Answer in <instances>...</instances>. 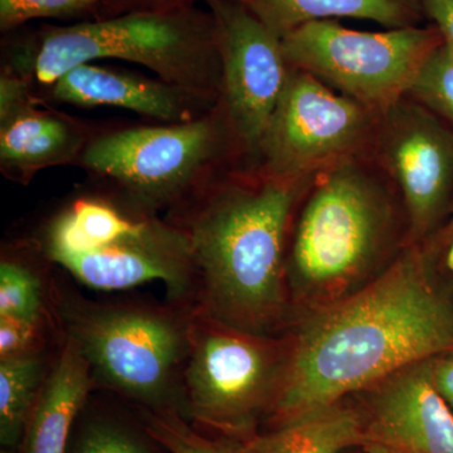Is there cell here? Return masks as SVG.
<instances>
[{
  "label": "cell",
  "instance_id": "obj_1",
  "mask_svg": "<svg viewBox=\"0 0 453 453\" xmlns=\"http://www.w3.org/2000/svg\"><path fill=\"white\" fill-rule=\"evenodd\" d=\"M286 335L288 366L270 429L453 350V303L434 238L407 244L378 279L297 319Z\"/></svg>",
  "mask_w": 453,
  "mask_h": 453
},
{
  "label": "cell",
  "instance_id": "obj_2",
  "mask_svg": "<svg viewBox=\"0 0 453 453\" xmlns=\"http://www.w3.org/2000/svg\"><path fill=\"white\" fill-rule=\"evenodd\" d=\"M316 177L275 178L253 169L205 198L184 229L195 257V308L258 335L290 330L288 234Z\"/></svg>",
  "mask_w": 453,
  "mask_h": 453
},
{
  "label": "cell",
  "instance_id": "obj_3",
  "mask_svg": "<svg viewBox=\"0 0 453 453\" xmlns=\"http://www.w3.org/2000/svg\"><path fill=\"white\" fill-rule=\"evenodd\" d=\"M407 234L398 190L372 155L320 173L301 202L288 247L294 323L378 279L407 246Z\"/></svg>",
  "mask_w": 453,
  "mask_h": 453
},
{
  "label": "cell",
  "instance_id": "obj_4",
  "mask_svg": "<svg viewBox=\"0 0 453 453\" xmlns=\"http://www.w3.org/2000/svg\"><path fill=\"white\" fill-rule=\"evenodd\" d=\"M103 58L145 65L162 81L219 103L222 67L211 12L184 5L146 9L50 29L35 53V73L43 85H53L76 65Z\"/></svg>",
  "mask_w": 453,
  "mask_h": 453
},
{
  "label": "cell",
  "instance_id": "obj_5",
  "mask_svg": "<svg viewBox=\"0 0 453 453\" xmlns=\"http://www.w3.org/2000/svg\"><path fill=\"white\" fill-rule=\"evenodd\" d=\"M193 309L178 311L71 297L58 303V316L65 338L76 342L95 381L149 411L183 414L181 384Z\"/></svg>",
  "mask_w": 453,
  "mask_h": 453
},
{
  "label": "cell",
  "instance_id": "obj_6",
  "mask_svg": "<svg viewBox=\"0 0 453 453\" xmlns=\"http://www.w3.org/2000/svg\"><path fill=\"white\" fill-rule=\"evenodd\" d=\"M189 340L183 416L235 442L258 434L281 390L288 335L244 332L195 308Z\"/></svg>",
  "mask_w": 453,
  "mask_h": 453
},
{
  "label": "cell",
  "instance_id": "obj_7",
  "mask_svg": "<svg viewBox=\"0 0 453 453\" xmlns=\"http://www.w3.org/2000/svg\"><path fill=\"white\" fill-rule=\"evenodd\" d=\"M281 43L290 67L383 110L407 96L423 65L445 42L434 25L359 32L330 19L300 27Z\"/></svg>",
  "mask_w": 453,
  "mask_h": 453
},
{
  "label": "cell",
  "instance_id": "obj_8",
  "mask_svg": "<svg viewBox=\"0 0 453 453\" xmlns=\"http://www.w3.org/2000/svg\"><path fill=\"white\" fill-rule=\"evenodd\" d=\"M380 110L342 95L291 67L279 105L259 145L255 169L271 177H316L372 155Z\"/></svg>",
  "mask_w": 453,
  "mask_h": 453
},
{
  "label": "cell",
  "instance_id": "obj_9",
  "mask_svg": "<svg viewBox=\"0 0 453 453\" xmlns=\"http://www.w3.org/2000/svg\"><path fill=\"white\" fill-rule=\"evenodd\" d=\"M232 145L237 142L219 106L196 120L101 136L83 151L82 162L145 203L162 204L187 190Z\"/></svg>",
  "mask_w": 453,
  "mask_h": 453
},
{
  "label": "cell",
  "instance_id": "obj_10",
  "mask_svg": "<svg viewBox=\"0 0 453 453\" xmlns=\"http://www.w3.org/2000/svg\"><path fill=\"white\" fill-rule=\"evenodd\" d=\"M372 157L395 184L408 244L440 234L453 211V130L410 96L380 110Z\"/></svg>",
  "mask_w": 453,
  "mask_h": 453
},
{
  "label": "cell",
  "instance_id": "obj_11",
  "mask_svg": "<svg viewBox=\"0 0 453 453\" xmlns=\"http://www.w3.org/2000/svg\"><path fill=\"white\" fill-rule=\"evenodd\" d=\"M222 67L219 106L235 142L255 164L290 77L281 40L235 0H205Z\"/></svg>",
  "mask_w": 453,
  "mask_h": 453
},
{
  "label": "cell",
  "instance_id": "obj_12",
  "mask_svg": "<svg viewBox=\"0 0 453 453\" xmlns=\"http://www.w3.org/2000/svg\"><path fill=\"white\" fill-rule=\"evenodd\" d=\"M365 446L381 453H453V411L432 377L431 359L399 369L351 395Z\"/></svg>",
  "mask_w": 453,
  "mask_h": 453
},
{
  "label": "cell",
  "instance_id": "obj_13",
  "mask_svg": "<svg viewBox=\"0 0 453 453\" xmlns=\"http://www.w3.org/2000/svg\"><path fill=\"white\" fill-rule=\"evenodd\" d=\"M58 265L98 290L163 281L175 297H183L196 286L195 257L187 232L159 220H139L130 234Z\"/></svg>",
  "mask_w": 453,
  "mask_h": 453
},
{
  "label": "cell",
  "instance_id": "obj_14",
  "mask_svg": "<svg viewBox=\"0 0 453 453\" xmlns=\"http://www.w3.org/2000/svg\"><path fill=\"white\" fill-rule=\"evenodd\" d=\"M53 96L79 106H112L172 122L196 120L211 100L165 81H151L91 64L76 65L53 83Z\"/></svg>",
  "mask_w": 453,
  "mask_h": 453
},
{
  "label": "cell",
  "instance_id": "obj_15",
  "mask_svg": "<svg viewBox=\"0 0 453 453\" xmlns=\"http://www.w3.org/2000/svg\"><path fill=\"white\" fill-rule=\"evenodd\" d=\"M94 383L88 360L65 338L27 423L19 453H67L74 421Z\"/></svg>",
  "mask_w": 453,
  "mask_h": 453
},
{
  "label": "cell",
  "instance_id": "obj_16",
  "mask_svg": "<svg viewBox=\"0 0 453 453\" xmlns=\"http://www.w3.org/2000/svg\"><path fill=\"white\" fill-rule=\"evenodd\" d=\"M280 40L319 20L356 18L388 29L421 26V0H235Z\"/></svg>",
  "mask_w": 453,
  "mask_h": 453
},
{
  "label": "cell",
  "instance_id": "obj_17",
  "mask_svg": "<svg viewBox=\"0 0 453 453\" xmlns=\"http://www.w3.org/2000/svg\"><path fill=\"white\" fill-rule=\"evenodd\" d=\"M229 442L234 453H342L354 447L363 449L365 434L359 411L347 398L264 434Z\"/></svg>",
  "mask_w": 453,
  "mask_h": 453
},
{
  "label": "cell",
  "instance_id": "obj_18",
  "mask_svg": "<svg viewBox=\"0 0 453 453\" xmlns=\"http://www.w3.org/2000/svg\"><path fill=\"white\" fill-rule=\"evenodd\" d=\"M74 131L55 116L27 105L2 121L0 159L4 165L35 170L65 159L76 149Z\"/></svg>",
  "mask_w": 453,
  "mask_h": 453
},
{
  "label": "cell",
  "instance_id": "obj_19",
  "mask_svg": "<svg viewBox=\"0 0 453 453\" xmlns=\"http://www.w3.org/2000/svg\"><path fill=\"white\" fill-rule=\"evenodd\" d=\"M138 223L106 203L76 202L50 226L47 253L57 264L88 255L130 234Z\"/></svg>",
  "mask_w": 453,
  "mask_h": 453
},
{
  "label": "cell",
  "instance_id": "obj_20",
  "mask_svg": "<svg viewBox=\"0 0 453 453\" xmlns=\"http://www.w3.org/2000/svg\"><path fill=\"white\" fill-rule=\"evenodd\" d=\"M44 354L0 359V443L19 449L27 423L50 371Z\"/></svg>",
  "mask_w": 453,
  "mask_h": 453
},
{
  "label": "cell",
  "instance_id": "obj_21",
  "mask_svg": "<svg viewBox=\"0 0 453 453\" xmlns=\"http://www.w3.org/2000/svg\"><path fill=\"white\" fill-rule=\"evenodd\" d=\"M50 318L40 277L14 259L0 265V318Z\"/></svg>",
  "mask_w": 453,
  "mask_h": 453
},
{
  "label": "cell",
  "instance_id": "obj_22",
  "mask_svg": "<svg viewBox=\"0 0 453 453\" xmlns=\"http://www.w3.org/2000/svg\"><path fill=\"white\" fill-rule=\"evenodd\" d=\"M145 431L169 453H234L228 440L203 436L177 411H149Z\"/></svg>",
  "mask_w": 453,
  "mask_h": 453
},
{
  "label": "cell",
  "instance_id": "obj_23",
  "mask_svg": "<svg viewBox=\"0 0 453 453\" xmlns=\"http://www.w3.org/2000/svg\"><path fill=\"white\" fill-rule=\"evenodd\" d=\"M407 96L437 113L453 130V55L445 43L429 56Z\"/></svg>",
  "mask_w": 453,
  "mask_h": 453
},
{
  "label": "cell",
  "instance_id": "obj_24",
  "mask_svg": "<svg viewBox=\"0 0 453 453\" xmlns=\"http://www.w3.org/2000/svg\"><path fill=\"white\" fill-rule=\"evenodd\" d=\"M146 432V431H145ZM153 438L112 418H95L82 426L70 453H157Z\"/></svg>",
  "mask_w": 453,
  "mask_h": 453
},
{
  "label": "cell",
  "instance_id": "obj_25",
  "mask_svg": "<svg viewBox=\"0 0 453 453\" xmlns=\"http://www.w3.org/2000/svg\"><path fill=\"white\" fill-rule=\"evenodd\" d=\"M50 318H0V359L44 353Z\"/></svg>",
  "mask_w": 453,
  "mask_h": 453
},
{
  "label": "cell",
  "instance_id": "obj_26",
  "mask_svg": "<svg viewBox=\"0 0 453 453\" xmlns=\"http://www.w3.org/2000/svg\"><path fill=\"white\" fill-rule=\"evenodd\" d=\"M97 0H0V26L4 31L37 18L68 16Z\"/></svg>",
  "mask_w": 453,
  "mask_h": 453
},
{
  "label": "cell",
  "instance_id": "obj_27",
  "mask_svg": "<svg viewBox=\"0 0 453 453\" xmlns=\"http://www.w3.org/2000/svg\"><path fill=\"white\" fill-rule=\"evenodd\" d=\"M423 12L442 35L445 46L453 55V0H421Z\"/></svg>",
  "mask_w": 453,
  "mask_h": 453
},
{
  "label": "cell",
  "instance_id": "obj_28",
  "mask_svg": "<svg viewBox=\"0 0 453 453\" xmlns=\"http://www.w3.org/2000/svg\"><path fill=\"white\" fill-rule=\"evenodd\" d=\"M28 105L27 103L26 86L16 77H2L0 82V119L5 120L20 109Z\"/></svg>",
  "mask_w": 453,
  "mask_h": 453
},
{
  "label": "cell",
  "instance_id": "obj_29",
  "mask_svg": "<svg viewBox=\"0 0 453 453\" xmlns=\"http://www.w3.org/2000/svg\"><path fill=\"white\" fill-rule=\"evenodd\" d=\"M431 366L434 384L453 411V350L432 357Z\"/></svg>",
  "mask_w": 453,
  "mask_h": 453
},
{
  "label": "cell",
  "instance_id": "obj_30",
  "mask_svg": "<svg viewBox=\"0 0 453 453\" xmlns=\"http://www.w3.org/2000/svg\"><path fill=\"white\" fill-rule=\"evenodd\" d=\"M436 241L438 265L443 275H453V211L449 222L434 235Z\"/></svg>",
  "mask_w": 453,
  "mask_h": 453
},
{
  "label": "cell",
  "instance_id": "obj_31",
  "mask_svg": "<svg viewBox=\"0 0 453 453\" xmlns=\"http://www.w3.org/2000/svg\"><path fill=\"white\" fill-rule=\"evenodd\" d=\"M150 4L157 5L155 9L183 7V3L187 0H145Z\"/></svg>",
  "mask_w": 453,
  "mask_h": 453
},
{
  "label": "cell",
  "instance_id": "obj_32",
  "mask_svg": "<svg viewBox=\"0 0 453 453\" xmlns=\"http://www.w3.org/2000/svg\"><path fill=\"white\" fill-rule=\"evenodd\" d=\"M447 281H449V292H451L452 303H453V275L449 277H446Z\"/></svg>",
  "mask_w": 453,
  "mask_h": 453
},
{
  "label": "cell",
  "instance_id": "obj_33",
  "mask_svg": "<svg viewBox=\"0 0 453 453\" xmlns=\"http://www.w3.org/2000/svg\"><path fill=\"white\" fill-rule=\"evenodd\" d=\"M365 453H381L380 451H372V449H365Z\"/></svg>",
  "mask_w": 453,
  "mask_h": 453
}]
</instances>
